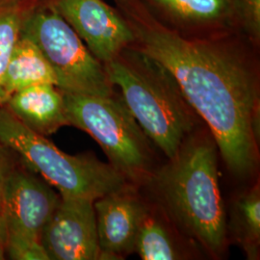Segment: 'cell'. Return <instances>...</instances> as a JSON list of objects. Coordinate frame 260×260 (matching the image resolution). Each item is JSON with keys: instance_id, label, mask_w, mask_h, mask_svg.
Returning a JSON list of instances; mask_svg holds the SVG:
<instances>
[{"instance_id": "cell-18", "label": "cell", "mask_w": 260, "mask_h": 260, "mask_svg": "<svg viewBox=\"0 0 260 260\" xmlns=\"http://www.w3.org/2000/svg\"><path fill=\"white\" fill-rule=\"evenodd\" d=\"M242 31L258 45L260 40V0H233Z\"/></svg>"}, {"instance_id": "cell-10", "label": "cell", "mask_w": 260, "mask_h": 260, "mask_svg": "<svg viewBox=\"0 0 260 260\" xmlns=\"http://www.w3.org/2000/svg\"><path fill=\"white\" fill-rule=\"evenodd\" d=\"M52 186L29 172L13 169L4 191L7 233H22L41 239V234L60 202Z\"/></svg>"}, {"instance_id": "cell-19", "label": "cell", "mask_w": 260, "mask_h": 260, "mask_svg": "<svg viewBox=\"0 0 260 260\" xmlns=\"http://www.w3.org/2000/svg\"><path fill=\"white\" fill-rule=\"evenodd\" d=\"M13 166L11 164L8 151L0 144V235L4 238L7 236V230L4 216V191L7 177Z\"/></svg>"}, {"instance_id": "cell-4", "label": "cell", "mask_w": 260, "mask_h": 260, "mask_svg": "<svg viewBox=\"0 0 260 260\" xmlns=\"http://www.w3.org/2000/svg\"><path fill=\"white\" fill-rule=\"evenodd\" d=\"M0 144L17 152L25 166L60 196L95 201L132 185L110 163L91 154L71 155L62 151L46 136L16 119L5 106H0Z\"/></svg>"}, {"instance_id": "cell-1", "label": "cell", "mask_w": 260, "mask_h": 260, "mask_svg": "<svg viewBox=\"0 0 260 260\" xmlns=\"http://www.w3.org/2000/svg\"><path fill=\"white\" fill-rule=\"evenodd\" d=\"M135 47L176 78L187 102L210 130L235 177H251L258 163L259 65L255 45L239 29L183 34L143 0H115Z\"/></svg>"}, {"instance_id": "cell-2", "label": "cell", "mask_w": 260, "mask_h": 260, "mask_svg": "<svg viewBox=\"0 0 260 260\" xmlns=\"http://www.w3.org/2000/svg\"><path fill=\"white\" fill-rule=\"evenodd\" d=\"M218 150L210 130L198 127L145 184L179 233L215 257L225 251L229 233Z\"/></svg>"}, {"instance_id": "cell-11", "label": "cell", "mask_w": 260, "mask_h": 260, "mask_svg": "<svg viewBox=\"0 0 260 260\" xmlns=\"http://www.w3.org/2000/svg\"><path fill=\"white\" fill-rule=\"evenodd\" d=\"M152 13L183 34L240 29L233 0H143ZM242 31V30H241Z\"/></svg>"}, {"instance_id": "cell-8", "label": "cell", "mask_w": 260, "mask_h": 260, "mask_svg": "<svg viewBox=\"0 0 260 260\" xmlns=\"http://www.w3.org/2000/svg\"><path fill=\"white\" fill-rule=\"evenodd\" d=\"M101 63L106 64L134 43V35L117 8L103 0H51Z\"/></svg>"}, {"instance_id": "cell-9", "label": "cell", "mask_w": 260, "mask_h": 260, "mask_svg": "<svg viewBox=\"0 0 260 260\" xmlns=\"http://www.w3.org/2000/svg\"><path fill=\"white\" fill-rule=\"evenodd\" d=\"M100 259H121L135 251L140 223L148 204L131 185L93 201Z\"/></svg>"}, {"instance_id": "cell-14", "label": "cell", "mask_w": 260, "mask_h": 260, "mask_svg": "<svg viewBox=\"0 0 260 260\" xmlns=\"http://www.w3.org/2000/svg\"><path fill=\"white\" fill-rule=\"evenodd\" d=\"M135 251L144 260H175L185 258L172 228L149 205L140 223Z\"/></svg>"}, {"instance_id": "cell-15", "label": "cell", "mask_w": 260, "mask_h": 260, "mask_svg": "<svg viewBox=\"0 0 260 260\" xmlns=\"http://www.w3.org/2000/svg\"><path fill=\"white\" fill-rule=\"evenodd\" d=\"M237 242L249 259L259 258L260 187L257 182L234 202L231 225Z\"/></svg>"}, {"instance_id": "cell-16", "label": "cell", "mask_w": 260, "mask_h": 260, "mask_svg": "<svg viewBox=\"0 0 260 260\" xmlns=\"http://www.w3.org/2000/svg\"><path fill=\"white\" fill-rule=\"evenodd\" d=\"M38 0H20L0 5V90L12 52L20 37L23 20Z\"/></svg>"}, {"instance_id": "cell-20", "label": "cell", "mask_w": 260, "mask_h": 260, "mask_svg": "<svg viewBox=\"0 0 260 260\" xmlns=\"http://www.w3.org/2000/svg\"><path fill=\"white\" fill-rule=\"evenodd\" d=\"M5 244H6V238L0 235V260L5 259V256H6Z\"/></svg>"}, {"instance_id": "cell-7", "label": "cell", "mask_w": 260, "mask_h": 260, "mask_svg": "<svg viewBox=\"0 0 260 260\" xmlns=\"http://www.w3.org/2000/svg\"><path fill=\"white\" fill-rule=\"evenodd\" d=\"M40 240L49 260L100 259L93 200L61 196Z\"/></svg>"}, {"instance_id": "cell-3", "label": "cell", "mask_w": 260, "mask_h": 260, "mask_svg": "<svg viewBox=\"0 0 260 260\" xmlns=\"http://www.w3.org/2000/svg\"><path fill=\"white\" fill-rule=\"evenodd\" d=\"M103 66L151 143L168 159L173 157L202 120L187 102L176 78L134 45Z\"/></svg>"}, {"instance_id": "cell-6", "label": "cell", "mask_w": 260, "mask_h": 260, "mask_svg": "<svg viewBox=\"0 0 260 260\" xmlns=\"http://www.w3.org/2000/svg\"><path fill=\"white\" fill-rule=\"evenodd\" d=\"M29 38L52 68L57 88L68 93L110 95L116 92L104 66L91 53L51 0H38L23 20Z\"/></svg>"}, {"instance_id": "cell-13", "label": "cell", "mask_w": 260, "mask_h": 260, "mask_svg": "<svg viewBox=\"0 0 260 260\" xmlns=\"http://www.w3.org/2000/svg\"><path fill=\"white\" fill-rule=\"evenodd\" d=\"M44 83L57 86L55 74L39 47L29 38L20 34L3 76L0 106L19 90Z\"/></svg>"}, {"instance_id": "cell-5", "label": "cell", "mask_w": 260, "mask_h": 260, "mask_svg": "<svg viewBox=\"0 0 260 260\" xmlns=\"http://www.w3.org/2000/svg\"><path fill=\"white\" fill-rule=\"evenodd\" d=\"M62 93L69 125L92 136L130 184L145 186L156 170L152 143L120 92L110 95Z\"/></svg>"}, {"instance_id": "cell-21", "label": "cell", "mask_w": 260, "mask_h": 260, "mask_svg": "<svg viewBox=\"0 0 260 260\" xmlns=\"http://www.w3.org/2000/svg\"><path fill=\"white\" fill-rule=\"evenodd\" d=\"M16 1H20V0H0V5H5V4H9V3H13Z\"/></svg>"}, {"instance_id": "cell-12", "label": "cell", "mask_w": 260, "mask_h": 260, "mask_svg": "<svg viewBox=\"0 0 260 260\" xmlns=\"http://www.w3.org/2000/svg\"><path fill=\"white\" fill-rule=\"evenodd\" d=\"M3 106L28 128L46 137L69 125L63 93L53 84H37L19 90Z\"/></svg>"}, {"instance_id": "cell-17", "label": "cell", "mask_w": 260, "mask_h": 260, "mask_svg": "<svg viewBox=\"0 0 260 260\" xmlns=\"http://www.w3.org/2000/svg\"><path fill=\"white\" fill-rule=\"evenodd\" d=\"M6 256L13 260H49L41 240L22 233H7Z\"/></svg>"}]
</instances>
